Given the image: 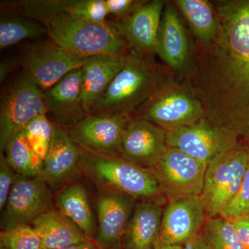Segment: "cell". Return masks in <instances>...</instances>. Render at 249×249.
Segmentation results:
<instances>
[{
	"instance_id": "obj_1",
	"label": "cell",
	"mask_w": 249,
	"mask_h": 249,
	"mask_svg": "<svg viewBox=\"0 0 249 249\" xmlns=\"http://www.w3.org/2000/svg\"><path fill=\"white\" fill-rule=\"evenodd\" d=\"M213 3L217 35L204 45L192 39L191 68L181 79L200 100L204 118L240 141L249 133V0Z\"/></svg>"
},
{
	"instance_id": "obj_2",
	"label": "cell",
	"mask_w": 249,
	"mask_h": 249,
	"mask_svg": "<svg viewBox=\"0 0 249 249\" xmlns=\"http://www.w3.org/2000/svg\"><path fill=\"white\" fill-rule=\"evenodd\" d=\"M178 76L153 55L130 50L125 63L90 114H126L133 116L157 91Z\"/></svg>"
},
{
	"instance_id": "obj_3",
	"label": "cell",
	"mask_w": 249,
	"mask_h": 249,
	"mask_svg": "<svg viewBox=\"0 0 249 249\" xmlns=\"http://www.w3.org/2000/svg\"><path fill=\"white\" fill-rule=\"evenodd\" d=\"M35 21L46 28L49 40L80 58L124 56L130 51L112 22H89L66 13L41 16Z\"/></svg>"
},
{
	"instance_id": "obj_4",
	"label": "cell",
	"mask_w": 249,
	"mask_h": 249,
	"mask_svg": "<svg viewBox=\"0 0 249 249\" xmlns=\"http://www.w3.org/2000/svg\"><path fill=\"white\" fill-rule=\"evenodd\" d=\"M82 171L98 189L120 192L137 200L167 203L154 172L122 157L97 155L83 150Z\"/></svg>"
},
{
	"instance_id": "obj_5",
	"label": "cell",
	"mask_w": 249,
	"mask_h": 249,
	"mask_svg": "<svg viewBox=\"0 0 249 249\" xmlns=\"http://www.w3.org/2000/svg\"><path fill=\"white\" fill-rule=\"evenodd\" d=\"M132 117L141 118L170 132L201 120L205 111L196 92L185 80L177 77L162 87Z\"/></svg>"
},
{
	"instance_id": "obj_6",
	"label": "cell",
	"mask_w": 249,
	"mask_h": 249,
	"mask_svg": "<svg viewBox=\"0 0 249 249\" xmlns=\"http://www.w3.org/2000/svg\"><path fill=\"white\" fill-rule=\"evenodd\" d=\"M249 166V150L237 146L208 163L200 199L206 218L219 217L238 193Z\"/></svg>"
},
{
	"instance_id": "obj_7",
	"label": "cell",
	"mask_w": 249,
	"mask_h": 249,
	"mask_svg": "<svg viewBox=\"0 0 249 249\" xmlns=\"http://www.w3.org/2000/svg\"><path fill=\"white\" fill-rule=\"evenodd\" d=\"M48 114L44 91L24 73L1 98L0 106V151L4 153L11 139L23 132L33 119Z\"/></svg>"
},
{
	"instance_id": "obj_8",
	"label": "cell",
	"mask_w": 249,
	"mask_h": 249,
	"mask_svg": "<svg viewBox=\"0 0 249 249\" xmlns=\"http://www.w3.org/2000/svg\"><path fill=\"white\" fill-rule=\"evenodd\" d=\"M207 165L181 150L168 147L152 170L158 178L168 202L181 198L200 196Z\"/></svg>"
},
{
	"instance_id": "obj_9",
	"label": "cell",
	"mask_w": 249,
	"mask_h": 249,
	"mask_svg": "<svg viewBox=\"0 0 249 249\" xmlns=\"http://www.w3.org/2000/svg\"><path fill=\"white\" fill-rule=\"evenodd\" d=\"M19 60L24 73L45 91L70 72L82 68L87 58L73 55L49 40L28 45Z\"/></svg>"
},
{
	"instance_id": "obj_10",
	"label": "cell",
	"mask_w": 249,
	"mask_h": 249,
	"mask_svg": "<svg viewBox=\"0 0 249 249\" xmlns=\"http://www.w3.org/2000/svg\"><path fill=\"white\" fill-rule=\"evenodd\" d=\"M168 147H175L198 160L209 163L237 146L235 134L203 118L195 124L167 132Z\"/></svg>"
},
{
	"instance_id": "obj_11",
	"label": "cell",
	"mask_w": 249,
	"mask_h": 249,
	"mask_svg": "<svg viewBox=\"0 0 249 249\" xmlns=\"http://www.w3.org/2000/svg\"><path fill=\"white\" fill-rule=\"evenodd\" d=\"M132 119L126 114H89L65 130L85 151L121 157L123 139Z\"/></svg>"
},
{
	"instance_id": "obj_12",
	"label": "cell",
	"mask_w": 249,
	"mask_h": 249,
	"mask_svg": "<svg viewBox=\"0 0 249 249\" xmlns=\"http://www.w3.org/2000/svg\"><path fill=\"white\" fill-rule=\"evenodd\" d=\"M53 207V191L40 177L25 178L17 174L1 211V230L31 225L36 218Z\"/></svg>"
},
{
	"instance_id": "obj_13",
	"label": "cell",
	"mask_w": 249,
	"mask_h": 249,
	"mask_svg": "<svg viewBox=\"0 0 249 249\" xmlns=\"http://www.w3.org/2000/svg\"><path fill=\"white\" fill-rule=\"evenodd\" d=\"M156 54L179 78L191 68L192 38L188 36L181 15L174 1H167L157 37Z\"/></svg>"
},
{
	"instance_id": "obj_14",
	"label": "cell",
	"mask_w": 249,
	"mask_h": 249,
	"mask_svg": "<svg viewBox=\"0 0 249 249\" xmlns=\"http://www.w3.org/2000/svg\"><path fill=\"white\" fill-rule=\"evenodd\" d=\"M98 191L95 243L100 249H124V233L137 199L120 192L103 189Z\"/></svg>"
},
{
	"instance_id": "obj_15",
	"label": "cell",
	"mask_w": 249,
	"mask_h": 249,
	"mask_svg": "<svg viewBox=\"0 0 249 249\" xmlns=\"http://www.w3.org/2000/svg\"><path fill=\"white\" fill-rule=\"evenodd\" d=\"M83 150L66 130L55 124L52 144L43 161L40 178L52 191L76 181L82 171Z\"/></svg>"
},
{
	"instance_id": "obj_16",
	"label": "cell",
	"mask_w": 249,
	"mask_h": 249,
	"mask_svg": "<svg viewBox=\"0 0 249 249\" xmlns=\"http://www.w3.org/2000/svg\"><path fill=\"white\" fill-rule=\"evenodd\" d=\"M206 218L200 196L168 201L162 217L160 243L186 245L200 233Z\"/></svg>"
},
{
	"instance_id": "obj_17",
	"label": "cell",
	"mask_w": 249,
	"mask_h": 249,
	"mask_svg": "<svg viewBox=\"0 0 249 249\" xmlns=\"http://www.w3.org/2000/svg\"><path fill=\"white\" fill-rule=\"evenodd\" d=\"M167 132L138 117H132L124 132L121 157L152 170L168 150Z\"/></svg>"
},
{
	"instance_id": "obj_18",
	"label": "cell",
	"mask_w": 249,
	"mask_h": 249,
	"mask_svg": "<svg viewBox=\"0 0 249 249\" xmlns=\"http://www.w3.org/2000/svg\"><path fill=\"white\" fill-rule=\"evenodd\" d=\"M167 1H145L127 17L113 24L123 36L129 50L143 55L156 53L160 19Z\"/></svg>"
},
{
	"instance_id": "obj_19",
	"label": "cell",
	"mask_w": 249,
	"mask_h": 249,
	"mask_svg": "<svg viewBox=\"0 0 249 249\" xmlns=\"http://www.w3.org/2000/svg\"><path fill=\"white\" fill-rule=\"evenodd\" d=\"M82 68L73 70L58 83L44 91L47 111L54 124L66 129L85 119L82 102Z\"/></svg>"
},
{
	"instance_id": "obj_20",
	"label": "cell",
	"mask_w": 249,
	"mask_h": 249,
	"mask_svg": "<svg viewBox=\"0 0 249 249\" xmlns=\"http://www.w3.org/2000/svg\"><path fill=\"white\" fill-rule=\"evenodd\" d=\"M163 204L140 201L129 219L123 242L124 249H156L160 242Z\"/></svg>"
},
{
	"instance_id": "obj_21",
	"label": "cell",
	"mask_w": 249,
	"mask_h": 249,
	"mask_svg": "<svg viewBox=\"0 0 249 249\" xmlns=\"http://www.w3.org/2000/svg\"><path fill=\"white\" fill-rule=\"evenodd\" d=\"M125 60L126 55H96L87 58L82 67V102L88 115L122 70Z\"/></svg>"
},
{
	"instance_id": "obj_22",
	"label": "cell",
	"mask_w": 249,
	"mask_h": 249,
	"mask_svg": "<svg viewBox=\"0 0 249 249\" xmlns=\"http://www.w3.org/2000/svg\"><path fill=\"white\" fill-rule=\"evenodd\" d=\"M19 16L35 20L41 16L66 13L89 22H95L101 14L98 0H25L12 3Z\"/></svg>"
},
{
	"instance_id": "obj_23",
	"label": "cell",
	"mask_w": 249,
	"mask_h": 249,
	"mask_svg": "<svg viewBox=\"0 0 249 249\" xmlns=\"http://www.w3.org/2000/svg\"><path fill=\"white\" fill-rule=\"evenodd\" d=\"M31 225L40 236L43 249L63 248L91 241L55 207L36 218Z\"/></svg>"
},
{
	"instance_id": "obj_24",
	"label": "cell",
	"mask_w": 249,
	"mask_h": 249,
	"mask_svg": "<svg viewBox=\"0 0 249 249\" xmlns=\"http://www.w3.org/2000/svg\"><path fill=\"white\" fill-rule=\"evenodd\" d=\"M55 207L84 232L90 240L95 242L97 227L88 192L81 183L72 182L57 192Z\"/></svg>"
},
{
	"instance_id": "obj_25",
	"label": "cell",
	"mask_w": 249,
	"mask_h": 249,
	"mask_svg": "<svg viewBox=\"0 0 249 249\" xmlns=\"http://www.w3.org/2000/svg\"><path fill=\"white\" fill-rule=\"evenodd\" d=\"M174 2L193 34V40L202 45L213 40L219 21L213 1L176 0Z\"/></svg>"
},
{
	"instance_id": "obj_26",
	"label": "cell",
	"mask_w": 249,
	"mask_h": 249,
	"mask_svg": "<svg viewBox=\"0 0 249 249\" xmlns=\"http://www.w3.org/2000/svg\"><path fill=\"white\" fill-rule=\"evenodd\" d=\"M2 154L18 175L40 177L44 160L33 150L24 131L10 141Z\"/></svg>"
},
{
	"instance_id": "obj_27",
	"label": "cell",
	"mask_w": 249,
	"mask_h": 249,
	"mask_svg": "<svg viewBox=\"0 0 249 249\" xmlns=\"http://www.w3.org/2000/svg\"><path fill=\"white\" fill-rule=\"evenodd\" d=\"M47 34L40 23L21 16H7L0 21V49L8 48L26 39L38 38Z\"/></svg>"
},
{
	"instance_id": "obj_28",
	"label": "cell",
	"mask_w": 249,
	"mask_h": 249,
	"mask_svg": "<svg viewBox=\"0 0 249 249\" xmlns=\"http://www.w3.org/2000/svg\"><path fill=\"white\" fill-rule=\"evenodd\" d=\"M201 234L210 249H247L231 221L219 216L206 218Z\"/></svg>"
},
{
	"instance_id": "obj_29",
	"label": "cell",
	"mask_w": 249,
	"mask_h": 249,
	"mask_svg": "<svg viewBox=\"0 0 249 249\" xmlns=\"http://www.w3.org/2000/svg\"><path fill=\"white\" fill-rule=\"evenodd\" d=\"M54 126L47 115H40L33 119L24 130L33 150L43 160L52 144Z\"/></svg>"
},
{
	"instance_id": "obj_30",
	"label": "cell",
	"mask_w": 249,
	"mask_h": 249,
	"mask_svg": "<svg viewBox=\"0 0 249 249\" xmlns=\"http://www.w3.org/2000/svg\"><path fill=\"white\" fill-rule=\"evenodd\" d=\"M0 245L6 249H43L40 236L31 225L1 231Z\"/></svg>"
},
{
	"instance_id": "obj_31",
	"label": "cell",
	"mask_w": 249,
	"mask_h": 249,
	"mask_svg": "<svg viewBox=\"0 0 249 249\" xmlns=\"http://www.w3.org/2000/svg\"><path fill=\"white\" fill-rule=\"evenodd\" d=\"M246 215H249V166L238 193L223 210L219 217L232 220Z\"/></svg>"
},
{
	"instance_id": "obj_32",
	"label": "cell",
	"mask_w": 249,
	"mask_h": 249,
	"mask_svg": "<svg viewBox=\"0 0 249 249\" xmlns=\"http://www.w3.org/2000/svg\"><path fill=\"white\" fill-rule=\"evenodd\" d=\"M17 173L6 160L4 154H0V211H3L9 198L10 192Z\"/></svg>"
},
{
	"instance_id": "obj_33",
	"label": "cell",
	"mask_w": 249,
	"mask_h": 249,
	"mask_svg": "<svg viewBox=\"0 0 249 249\" xmlns=\"http://www.w3.org/2000/svg\"><path fill=\"white\" fill-rule=\"evenodd\" d=\"M145 2L142 0H105L109 15L115 16L116 19L127 17Z\"/></svg>"
},
{
	"instance_id": "obj_34",
	"label": "cell",
	"mask_w": 249,
	"mask_h": 249,
	"mask_svg": "<svg viewBox=\"0 0 249 249\" xmlns=\"http://www.w3.org/2000/svg\"><path fill=\"white\" fill-rule=\"evenodd\" d=\"M231 221L237 235L245 248L249 249V215L236 218Z\"/></svg>"
},
{
	"instance_id": "obj_35",
	"label": "cell",
	"mask_w": 249,
	"mask_h": 249,
	"mask_svg": "<svg viewBox=\"0 0 249 249\" xmlns=\"http://www.w3.org/2000/svg\"><path fill=\"white\" fill-rule=\"evenodd\" d=\"M19 65V60H15L14 59H4L0 64V82L2 83L9 76L11 71Z\"/></svg>"
},
{
	"instance_id": "obj_36",
	"label": "cell",
	"mask_w": 249,
	"mask_h": 249,
	"mask_svg": "<svg viewBox=\"0 0 249 249\" xmlns=\"http://www.w3.org/2000/svg\"><path fill=\"white\" fill-rule=\"evenodd\" d=\"M183 249H210L201 232L183 246Z\"/></svg>"
},
{
	"instance_id": "obj_37",
	"label": "cell",
	"mask_w": 249,
	"mask_h": 249,
	"mask_svg": "<svg viewBox=\"0 0 249 249\" xmlns=\"http://www.w3.org/2000/svg\"><path fill=\"white\" fill-rule=\"evenodd\" d=\"M55 249H100L94 242H84V243L78 244V245L70 246V247H63V248Z\"/></svg>"
},
{
	"instance_id": "obj_38",
	"label": "cell",
	"mask_w": 249,
	"mask_h": 249,
	"mask_svg": "<svg viewBox=\"0 0 249 249\" xmlns=\"http://www.w3.org/2000/svg\"><path fill=\"white\" fill-rule=\"evenodd\" d=\"M156 249H183V246L163 245L159 242Z\"/></svg>"
},
{
	"instance_id": "obj_39",
	"label": "cell",
	"mask_w": 249,
	"mask_h": 249,
	"mask_svg": "<svg viewBox=\"0 0 249 249\" xmlns=\"http://www.w3.org/2000/svg\"><path fill=\"white\" fill-rule=\"evenodd\" d=\"M240 142L241 143L243 144L249 150V133L245 137H244L243 139H241Z\"/></svg>"
},
{
	"instance_id": "obj_40",
	"label": "cell",
	"mask_w": 249,
	"mask_h": 249,
	"mask_svg": "<svg viewBox=\"0 0 249 249\" xmlns=\"http://www.w3.org/2000/svg\"><path fill=\"white\" fill-rule=\"evenodd\" d=\"M0 249H6L4 247H3V246L0 245Z\"/></svg>"
}]
</instances>
